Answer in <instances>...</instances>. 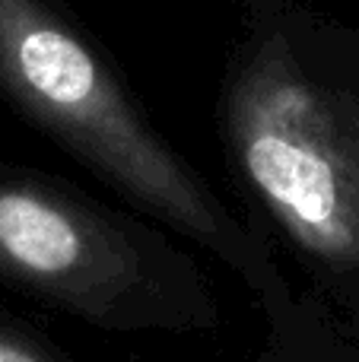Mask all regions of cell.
Listing matches in <instances>:
<instances>
[{
  "label": "cell",
  "instance_id": "obj_1",
  "mask_svg": "<svg viewBox=\"0 0 359 362\" xmlns=\"http://www.w3.org/2000/svg\"><path fill=\"white\" fill-rule=\"evenodd\" d=\"M0 86L146 210L229 251L220 204L137 118L93 48L38 0H0Z\"/></svg>",
  "mask_w": 359,
  "mask_h": 362
},
{
  "label": "cell",
  "instance_id": "obj_2",
  "mask_svg": "<svg viewBox=\"0 0 359 362\" xmlns=\"http://www.w3.org/2000/svg\"><path fill=\"white\" fill-rule=\"evenodd\" d=\"M229 134L242 172L305 251L359 264V108L271 42L239 76Z\"/></svg>",
  "mask_w": 359,
  "mask_h": 362
},
{
  "label": "cell",
  "instance_id": "obj_3",
  "mask_svg": "<svg viewBox=\"0 0 359 362\" xmlns=\"http://www.w3.org/2000/svg\"><path fill=\"white\" fill-rule=\"evenodd\" d=\"M0 264L10 274L64 296L105 289L121 251L76 206L25 185H0Z\"/></svg>",
  "mask_w": 359,
  "mask_h": 362
},
{
  "label": "cell",
  "instance_id": "obj_4",
  "mask_svg": "<svg viewBox=\"0 0 359 362\" xmlns=\"http://www.w3.org/2000/svg\"><path fill=\"white\" fill-rule=\"evenodd\" d=\"M0 362H51L45 353H38L32 344L0 331Z\"/></svg>",
  "mask_w": 359,
  "mask_h": 362
}]
</instances>
